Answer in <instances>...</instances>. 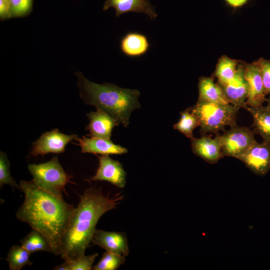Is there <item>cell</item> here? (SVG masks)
<instances>
[{
    "instance_id": "20",
    "label": "cell",
    "mask_w": 270,
    "mask_h": 270,
    "mask_svg": "<svg viewBox=\"0 0 270 270\" xmlns=\"http://www.w3.org/2000/svg\"><path fill=\"white\" fill-rule=\"evenodd\" d=\"M239 62L226 56H223L216 64L214 76L218 78V84H225L234 76Z\"/></svg>"
},
{
    "instance_id": "19",
    "label": "cell",
    "mask_w": 270,
    "mask_h": 270,
    "mask_svg": "<svg viewBox=\"0 0 270 270\" xmlns=\"http://www.w3.org/2000/svg\"><path fill=\"white\" fill-rule=\"evenodd\" d=\"M253 118L254 132L259 134L263 141L270 142V108L268 106L248 107Z\"/></svg>"
},
{
    "instance_id": "26",
    "label": "cell",
    "mask_w": 270,
    "mask_h": 270,
    "mask_svg": "<svg viewBox=\"0 0 270 270\" xmlns=\"http://www.w3.org/2000/svg\"><path fill=\"white\" fill-rule=\"evenodd\" d=\"M10 163L6 154L2 151L0 152V186L8 184L22 190L20 184H18L12 178L10 170Z\"/></svg>"
},
{
    "instance_id": "2",
    "label": "cell",
    "mask_w": 270,
    "mask_h": 270,
    "mask_svg": "<svg viewBox=\"0 0 270 270\" xmlns=\"http://www.w3.org/2000/svg\"><path fill=\"white\" fill-rule=\"evenodd\" d=\"M121 193L110 197L102 188H91L80 196L64 236L60 256L64 260H76L85 254L92 242L96 225L106 212L114 209L123 200Z\"/></svg>"
},
{
    "instance_id": "31",
    "label": "cell",
    "mask_w": 270,
    "mask_h": 270,
    "mask_svg": "<svg viewBox=\"0 0 270 270\" xmlns=\"http://www.w3.org/2000/svg\"><path fill=\"white\" fill-rule=\"evenodd\" d=\"M266 101L268 102V104H267L266 106H268L270 108V96L266 100Z\"/></svg>"
},
{
    "instance_id": "27",
    "label": "cell",
    "mask_w": 270,
    "mask_h": 270,
    "mask_svg": "<svg viewBox=\"0 0 270 270\" xmlns=\"http://www.w3.org/2000/svg\"><path fill=\"white\" fill-rule=\"evenodd\" d=\"M12 16H24L32 10L33 0H10Z\"/></svg>"
},
{
    "instance_id": "12",
    "label": "cell",
    "mask_w": 270,
    "mask_h": 270,
    "mask_svg": "<svg viewBox=\"0 0 270 270\" xmlns=\"http://www.w3.org/2000/svg\"><path fill=\"white\" fill-rule=\"evenodd\" d=\"M92 242L107 252L124 257L130 252L128 240L124 232L96 230Z\"/></svg>"
},
{
    "instance_id": "30",
    "label": "cell",
    "mask_w": 270,
    "mask_h": 270,
    "mask_svg": "<svg viewBox=\"0 0 270 270\" xmlns=\"http://www.w3.org/2000/svg\"><path fill=\"white\" fill-rule=\"evenodd\" d=\"M230 6L240 7L244 4L248 0H225Z\"/></svg>"
},
{
    "instance_id": "8",
    "label": "cell",
    "mask_w": 270,
    "mask_h": 270,
    "mask_svg": "<svg viewBox=\"0 0 270 270\" xmlns=\"http://www.w3.org/2000/svg\"><path fill=\"white\" fill-rule=\"evenodd\" d=\"M99 166L94 176L86 180H103L110 182L120 188L126 184V173L122 164L112 158L108 155L97 156Z\"/></svg>"
},
{
    "instance_id": "24",
    "label": "cell",
    "mask_w": 270,
    "mask_h": 270,
    "mask_svg": "<svg viewBox=\"0 0 270 270\" xmlns=\"http://www.w3.org/2000/svg\"><path fill=\"white\" fill-rule=\"evenodd\" d=\"M98 254L90 256L85 254L73 260H64L61 264L54 268V270H90L98 256Z\"/></svg>"
},
{
    "instance_id": "18",
    "label": "cell",
    "mask_w": 270,
    "mask_h": 270,
    "mask_svg": "<svg viewBox=\"0 0 270 270\" xmlns=\"http://www.w3.org/2000/svg\"><path fill=\"white\" fill-rule=\"evenodd\" d=\"M198 88V100L214 103L230 104L221 86L218 83H215L212 77H200Z\"/></svg>"
},
{
    "instance_id": "5",
    "label": "cell",
    "mask_w": 270,
    "mask_h": 270,
    "mask_svg": "<svg viewBox=\"0 0 270 270\" xmlns=\"http://www.w3.org/2000/svg\"><path fill=\"white\" fill-rule=\"evenodd\" d=\"M28 169L36 184L43 190L56 196L66 194V186L73 183V176L68 174L61 166L57 156L40 164H29Z\"/></svg>"
},
{
    "instance_id": "6",
    "label": "cell",
    "mask_w": 270,
    "mask_h": 270,
    "mask_svg": "<svg viewBox=\"0 0 270 270\" xmlns=\"http://www.w3.org/2000/svg\"><path fill=\"white\" fill-rule=\"evenodd\" d=\"M220 142L224 156L238 159L257 142L249 128L236 126L231 128L222 135H216Z\"/></svg>"
},
{
    "instance_id": "25",
    "label": "cell",
    "mask_w": 270,
    "mask_h": 270,
    "mask_svg": "<svg viewBox=\"0 0 270 270\" xmlns=\"http://www.w3.org/2000/svg\"><path fill=\"white\" fill-rule=\"evenodd\" d=\"M124 256L106 252L100 261L92 266L93 270H116L125 262Z\"/></svg>"
},
{
    "instance_id": "3",
    "label": "cell",
    "mask_w": 270,
    "mask_h": 270,
    "mask_svg": "<svg viewBox=\"0 0 270 270\" xmlns=\"http://www.w3.org/2000/svg\"><path fill=\"white\" fill-rule=\"evenodd\" d=\"M76 74L80 96L85 104L104 112L127 128L132 112L140 108V92L110 83L98 84L88 80L80 72Z\"/></svg>"
},
{
    "instance_id": "17",
    "label": "cell",
    "mask_w": 270,
    "mask_h": 270,
    "mask_svg": "<svg viewBox=\"0 0 270 270\" xmlns=\"http://www.w3.org/2000/svg\"><path fill=\"white\" fill-rule=\"evenodd\" d=\"M120 47L124 56L134 58L144 55L150 48V44L146 35L131 32L126 33L122 38Z\"/></svg>"
},
{
    "instance_id": "11",
    "label": "cell",
    "mask_w": 270,
    "mask_h": 270,
    "mask_svg": "<svg viewBox=\"0 0 270 270\" xmlns=\"http://www.w3.org/2000/svg\"><path fill=\"white\" fill-rule=\"evenodd\" d=\"M244 76L248 85V95L246 104L248 107L262 106L266 101L262 80L256 62L244 64Z\"/></svg>"
},
{
    "instance_id": "21",
    "label": "cell",
    "mask_w": 270,
    "mask_h": 270,
    "mask_svg": "<svg viewBox=\"0 0 270 270\" xmlns=\"http://www.w3.org/2000/svg\"><path fill=\"white\" fill-rule=\"evenodd\" d=\"M20 243L21 246L26 250L30 254L38 251L52 253L51 246L45 237L34 230L20 240Z\"/></svg>"
},
{
    "instance_id": "22",
    "label": "cell",
    "mask_w": 270,
    "mask_h": 270,
    "mask_svg": "<svg viewBox=\"0 0 270 270\" xmlns=\"http://www.w3.org/2000/svg\"><path fill=\"white\" fill-rule=\"evenodd\" d=\"M30 252L22 246L14 245L10 249L6 260L10 270H20L26 266H31Z\"/></svg>"
},
{
    "instance_id": "10",
    "label": "cell",
    "mask_w": 270,
    "mask_h": 270,
    "mask_svg": "<svg viewBox=\"0 0 270 270\" xmlns=\"http://www.w3.org/2000/svg\"><path fill=\"white\" fill-rule=\"evenodd\" d=\"M218 84L230 104L246 110L248 85L244 76V64H238L236 74L231 80L225 84Z\"/></svg>"
},
{
    "instance_id": "7",
    "label": "cell",
    "mask_w": 270,
    "mask_h": 270,
    "mask_svg": "<svg viewBox=\"0 0 270 270\" xmlns=\"http://www.w3.org/2000/svg\"><path fill=\"white\" fill-rule=\"evenodd\" d=\"M78 138L76 134H66L58 129L46 132L34 143L30 155L36 156L48 153L60 154L64 152L67 144Z\"/></svg>"
},
{
    "instance_id": "29",
    "label": "cell",
    "mask_w": 270,
    "mask_h": 270,
    "mask_svg": "<svg viewBox=\"0 0 270 270\" xmlns=\"http://www.w3.org/2000/svg\"><path fill=\"white\" fill-rule=\"evenodd\" d=\"M12 17L10 0H0V18L1 20Z\"/></svg>"
},
{
    "instance_id": "1",
    "label": "cell",
    "mask_w": 270,
    "mask_h": 270,
    "mask_svg": "<svg viewBox=\"0 0 270 270\" xmlns=\"http://www.w3.org/2000/svg\"><path fill=\"white\" fill-rule=\"evenodd\" d=\"M24 200L16 213L17 218L42 234L55 256H60L62 238L74 208L63 198L40 188L32 180H21Z\"/></svg>"
},
{
    "instance_id": "14",
    "label": "cell",
    "mask_w": 270,
    "mask_h": 270,
    "mask_svg": "<svg viewBox=\"0 0 270 270\" xmlns=\"http://www.w3.org/2000/svg\"><path fill=\"white\" fill-rule=\"evenodd\" d=\"M192 152L209 164H216L224 156L218 136L212 138L203 136L200 138L190 140Z\"/></svg>"
},
{
    "instance_id": "9",
    "label": "cell",
    "mask_w": 270,
    "mask_h": 270,
    "mask_svg": "<svg viewBox=\"0 0 270 270\" xmlns=\"http://www.w3.org/2000/svg\"><path fill=\"white\" fill-rule=\"evenodd\" d=\"M238 160L254 174L264 176L270 170V142H256Z\"/></svg>"
},
{
    "instance_id": "13",
    "label": "cell",
    "mask_w": 270,
    "mask_h": 270,
    "mask_svg": "<svg viewBox=\"0 0 270 270\" xmlns=\"http://www.w3.org/2000/svg\"><path fill=\"white\" fill-rule=\"evenodd\" d=\"M78 144L82 153H92L97 155L122 154L128 152L127 148L114 144L110 140L100 138L83 136L77 138Z\"/></svg>"
},
{
    "instance_id": "23",
    "label": "cell",
    "mask_w": 270,
    "mask_h": 270,
    "mask_svg": "<svg viewBox=\"0 0 270 270\" xmlns=\"http://www.w3.org/2000/svg\"><path fill=\"white\" fill-rule=\"evenodd\" d=\"M180 114V119L174 125V128L190 140L194 138L193 131L195 128L200 126L198 118L192 112L190 108L181 112Z\"/></svg>"
},
{
    "instance_id": "4",
    "label": "cell",
    "mask_w": 270,
    "mask_h": 270,
    "mask_svg": "<svg viewBox=\"0 0 270 270\" xmlns=\"http://www.w3.org/2000/svg\"><path fill=\"white\" fill-rule=\"evenodd\" d=\"M190 110L198 118L202 134L216 133L226 126H236V120L240 108L230 104L214 103L198 100Z\"/></svg>"
},
{
    "instance_id": "15",
    "label": "cell",
    "mask_w": 270,
    "mask_h": 270,
    "mask_svg": "<svg viewBox=\"0 0 270 270\" xmlns=\"http://www.w3.org/2000/svg\"><path fill=\"white\" fill-rule=\"evenodd\" d=\"M114 8L116 16H119L129 12L144 13L151 20L158 16V14L149 0H106L103 10Z\"/></svg>"
},
{
    "instance_id": "16",
    "label": "cell",
    "mask_w": 270,
    "mask_h": 270,
    "mask_svg": "<svg viewBox=\"0 0 270 270\" xmlns=\"http://www.w3.org/2000/svg\"><path fill=\"white\" fill-rule=\"evenodd\" d=\"M86 116L90 120L86 126L90 132L88 136L110 140L112 129L120 124L109 114L98 109Z\"/></svg>"
},
{
    "instance_id": "28",
    "label": "cell",
    "mask_w": 270,
    "mask_h": 270,
    "mask_svg": "<svg viewBox=\"0 0 270 270\" xmlns=\"http://www.w3.org/2000/svg\"><path fill=\"white\" fill-rule=\"evenodd\" d=\"M260 74L266 94H270V61L260 58L256 61Z\"/></svg>"
}]
</instances>
